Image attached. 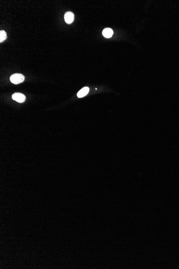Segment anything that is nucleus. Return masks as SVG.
I'll list each match as a JSON object with an SVG mask.
<instances>
[{"instance_id": "obj_1", "label": "nucleus", "mask_w": 179, "mask_h": 269, "mask_svg": "<svg viewBox=\"0 0 179 269\" xmlns=\"http://www.w3.org/2000/svg\"><path fill=\"white\" fill-rule=\"evenodd\" d=\"M25 80V76L21 74H14L10 77V80L12 83L15 84L22 83Z\"/></svg>"}, {"instance_id": "obj_2", "label": "nucleus", "mask_w": 179, "mask_h": 269, "mask_svg": "<svg viewBox=\"0 0 179 269\" xmlns=\"http://www.w3.org/2000/svg\"><path fill=\"white\" fill-rule=\"evenodd\" d=\"M12 98L14 101H16V102L18 103H23L26 100L25 95L19 93H14V94L12 95Z\"/></svg>"}, {"instance_id": "obj_3", "label": "nucleus", "mask_w": 179, "mask_h": 269, "mask_svg": "<svg viewBox=\"0 0 179 269\" xmlns=\"http://www.w3.org/2000/svg\"><path fill=\"white\" fill-rule=\"evenodd\" d=\"M64 20L66 23L71 24L74 20V14L72 12H68L64 15Z\"/></svg>"}, {"instance_id": "obj_4", "label": "nucleus", "mask_w": 179, "mask_h": 269, "mask_svg": "<svg viewBox=\"0 0 179 269\" xmlns=\"http://www.w3.org/2000/svg\"><path fill=\"white\" fill-rule=\"evenodd\" d=\"M89 90L90 89L88 87H84L77 93V97L78 98H82L85 96L89 92Z\"/></svg>"}, {"instance_id": "obj_5", "label": "nucleus", "mask_w": 179, "mask_h": 269, "mask_svg": "<svg viewBox=\"0 0 179 269\" xmlns=\"http://www.w3.org/2000/svg\"><path fill=\"white\" fill-rule=\"evenodd\" d=\"M103 36L107 38H111L113 34V31L110 28H106L102 31Z\"/></svg>"}, {"instance_id": "obj_6", "label": "nucleus", "mask_w": 179, "mask_h": 269, "mask_svg": "<svg viewBox=\"0 0 179 269\" xmlns=\"http://www.w3.org/2000/svg\"><path fill=\"white\" fill-rule=\"evenodd\" d=\"M7 36L6 32L5 31H0V42L2 43L3 41H5L7 39Z\"/></svg>"}]
</instances>
